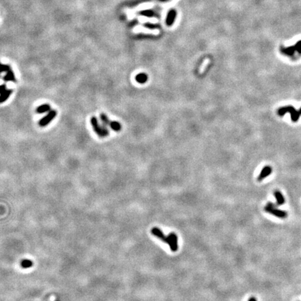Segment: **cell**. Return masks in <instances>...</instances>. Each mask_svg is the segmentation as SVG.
<instances>
[{
	"mask_svg": "<svg viewBox=\"0 0 301 301\" xmlns=\"http://www.w3.org/2000/svg\"><path fill=\"white\" fill-rule=\"evenodd\" d=\"M294 45H295V50H296V52H298V53L300 54V55H301V41L297 42Z\"/></svg>",
	"mask_w": 301,
	"mask_h": 301,
	"instance_id": "cell-17",
	"label": "cell"
},
{
	"mask_svg": "<svg viewBox=\"0 0 301 301\" xmlns=\"http://www.w3.org/2000/svg\"><path fill=\"white\" fill-rule=\"evenodd\" d=\"M10 93H12V91L10 90H6L5 86H0V93H1V96H0V103H2V102H4L6 99L9 97Z\"/></svg>",
	"mask_w": 301,
	"mask_h": 301,
	"instance_id": "cell-8",
	"label": "cell"
},
{
	"mask_svg": "<svg viewBox=\"0 0 301 301\" xmlns=\"http://www.w3.org/2000/svg\"><path fill=\"white\" fill-rule=\"evenodd\" d=\"M91 124H92L93 128L94 131L96 132V133L100 137H106L108 135L109 131L107 130L106 128H104L101 126H99L98 123V120L96 117H92L91 119Z\"/></svg>",
	"mask_w": 301,
	"mask_h": 301,
	"instance_id": "cell-4",
	"label": "cell"
},
{
	"mask_svg": "<svg viewBox=\"0 0 301 301\" xmlns=\"http://www.w3.org/2000/svg\"><path fill=\"white\" fill-rule=\"evenodd\" d=\"M109 126L112 128V130L115 131H119L122 128V126L117 122H111L109 123Z\"/></svg>",
	"mask_w": 301,
	"mask_h": 301,
	"instance_id": "cell-13",
	"label": "cell"
},
{
	"mask_svg": "<svg viewBox=\"0 0 301 301\" xmlns=\"http://www.w3.org/2000/svg\"><path fill=\"white\" fill-rule=\"evenodd\" d=\"M50 106L49 105L45 104V105H42L39 106L36 109V112L39 114H42V113H45L47 111H50Z\"/></svg>",
	"mask_w": 301,
	"mask_h": 301,
	"instance_id": "cell-12",
	"label": "cell"
},
{
	"mask_svg": "<svg viewBox=\"0 0 301 301\" xmlns=\"http://www.w3.org/2000/svg\"><path fill=\"white\" fill-rule=\"evenodd\" d=\"M272 172V168L270 167V166H265L262 169V170L261 171V173L258 176L257 180L259 181H262L263 179H264L266 177H267L270 175V174Z\"/></svg>",
	"mask_w": 301,
	"mask_h": 301,
	"instance_id": "cell-7",
	"label": "cell"
},
{
	"mask_svg": "<svg viewBox=\"0 0 301 301\" xmlns=\"http://www.w3.org/2000/svg\"><path fill=\"white\" fill-rule=\"evenodd\" d=\"M295 51L296 50H295V45H294V46L285 47V48H282V52L284 54V55H287L288 56H292Z\"/></svg>",
	"mask_w": 301,
	"mask_h": 301,
	"instance_id": "cell-10",
	"label": "cell"
},
{
	"mask_svg": "<svg viewBox=\"0 0 301 301\" xmlns=\"http://www.w3.org/2000/svg\"><path fill=\"white\" fill-rule=\"evenodd\" d=\"M248 301H257V300L256 299V298H254V297H251L248 300Z\"/></svg>",
	"mask_w": 301,
	"mask_h": 301,
	"instance_id": "cell-19",
	"label": "cell"
},
{
	"mask_svg": "<svg viewBox=\"0 0 301 301\" xmlns=\"http://www.w3.org/2000/svg\"><path fill=\"white\" fill-rule=\"evenodd\" d=\"M209 61H210V60H209V59H206V60H204L203 64H201V66H200V71H199V72H200V74L203 73L204 71H205L206 66H208V64H209Z\"/></svg>",
	"mask_w": 301,
	"mask_h": 301,
	"instance_id": "cell-15",
	"label": "cell"
},
{
	"mask_svg": "<svg viewBox=\"0 0 301 301\" xmlns=\"http://www.w3.org/2000/svg\"><path fill=\"white\" fill-rule=\"evenodd\" d=\"M4 80H6V81H15L14 74H13V72L10 71H8L6 75L4 77Z\"/></svg>",
	"mask_w": 301,
	"mask_h": 301,
	"instance_id": "cell-14",
	"label": "cell"
},
{
	"mask_svg": "<svg viewBox=\"0 0 301 301\" xmlns=\"http://www.w3.org/2000/svg\"><path fill=\"white\" fill-rule=\"evenodd\" d=\"M286 113H289V114H291V118L292 122H296L299 119V117L300 115L299 112L297 111V110L291 105L282 107L281 108H279L278 111V114L279 115V116H283V115L285 114Z\"/></svg>",
	"mask_w": 301,
	"mask_h": 301,
	"instance_id": "cell-2",
	"label": "cell"
},
{
	"mask_svg": "<svg viewBox=\"0 0 301 301\" xmlns=\"http://www.w3.org/2000/svg\"><path fill=\"white\" fill-rule=\"evenodd\" d=\"M152 233V234L156 236L157 238L160 239L161 241H163L164 243H167V236L164 234V233L163 232V231L161 230L160 228L158 227H153L150 231Z\"/></svg>",
	"mask_w": 301,
	"mask_h": 301,
	"instance_id": "cell-6",
	"label": "cell"
},
{
	"mask_svg": "<svg viewBox=\"0 0 301 301\" xmlns=\"http://www.w3.org/2000/svg\"><path fill=\"white\" fill-rule=\"evenodd\" d=\"M264 211L266 213L272 216H275L280 219H285L288 216V213L286 211L281 210L276 207V206L272 202H268L264 207Z\"/></svg>",
	"mask_w": 301,
	"mask_h": 301,
	"instance_id": "cell-1",
	"label": "cell"
},
{
	"mask_svg": "<svg viewBox=\"0 0 301 301\" xmlns=\"http://www.w3.org/2000/svg\"><path fill=\"white\" fill-rule=\"evenodd\" d=\"M135 80L138 83H140V84H144V83H145L147 81L148 77L145 73H139V74L136 75Z\"/></svg>",
	"mask_w": 301,
	"mask_h": 301,
	"instance_id": "cell-11",
	"label": "cell"
},
{
	"mask_svg": "<svg viewBox=\"0 0 301 301\" xmlns=\"http://www.w3.org/2000/svg\"><path fill=\"white\" fill-rule=\"evenodd\" d=\"M10 71L9 66L2 65V64H0V73L4 71Z\"/></svg>",
	"mask_w": 301,
	"mask_h": 301,
	"instance_id": "cell-18",
	"label": "cell"
},
{
	"mask_svg": "<svg viewBox=\"0 0 301 301\" xmlns=\"http://www.w3.org/2000/svg\"><path fill=\"white\" fill-rule=\"evenodd\" d=\"M56 115V111L55 110H52V111H50L49 114H48L46 117H44L43 119H42L40 121L39 124L41 126H47L48 123H49L51 121H52L55 117Z\"/></svg>",
	"mask_w": 301,
	"mask_h": 301,
	"instance_id": "cell-5",
	"label": "cell"
},
{
	"mask_svg": "<svg viewBox=\"0 0 301 301\" xmlns=\"http://www.w3.org/2000/svg\"><path fill=\"white\" fill-rule=\"evenodd\" d=\"M274 196L276 199L277 201V205L278 206H282L285 203V198L283 196V195L282 194V192L279 190H275L274 192Z\"/></svg>",
	"mask_w": 301,
	"mask_h": 301,
	"instance_id": "cell-9",
	"label": "cell"
},
{
	"mask_svg": "<svg viewBox=\"0 0 301 301\" xmlns=\"http://www.w3.org/2000/svg\"><path fill=\"white\" fill-rule=\"evenodd\" d=\"M298 112H299V113H300V114L301 115V108H300V109H299V111H298Z\"/></svg>",
	"mask_w": 301,
	"mask_h": 301,
	"instance_id": "cell-20",
	"label": "cell"
},
{
	"mask_svg": "<svg viewBox=\"0 0 301 301\" xmlns=\"http://www.w3.org/2000/svg\"><path fill=\"white\" fill-rule=\"evenodd\" d=\"M101 119L102 120V122H103L105 124H106V125H109V123L110 122L109 121L108 119V118L107 117L106 115H105L103 114H102L101 115Z\"/></svg>",
	"mask_w": 301,
	"mask_h": 301,
	"instance_id": "cell-16",
	"label": "cell"
},
{
	"mask_svg": "<svg viewBox=\"0 0 301 301\" xmlns=\"http://www.w3.org/2000/svg\"><path fill=\"white\" fill-rule=\"evenodd\" d=\"M167 244L169 245V248L171 252H175L179 249L178 245V237L174 232H171L167 236Z\"/></svg>",
	"mask_w": 301,
	"mask_h": 301,
	"instance_id": "cell-3",
	"label": "cell"
}]
</instances>
